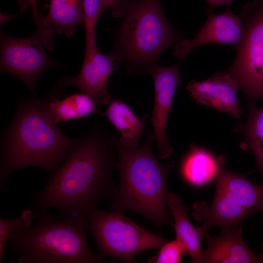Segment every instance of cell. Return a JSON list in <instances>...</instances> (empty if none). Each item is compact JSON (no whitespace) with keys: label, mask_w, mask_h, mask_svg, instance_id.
<instances>
[{"label":"cell","mask_w":263,"mask_h":263,"mask_svg":"<svg viewBox=\"0 0 263 263\" xmlns=\"http://www.w3.org/2000/svg\"><path fill=\"white\" fill-rule=\"evenodd\" d=\"M119 136L97 124L79 139L72 155L52 174L45 187L34 193L35 211L53 208L63 218L88 217L101 202L110 199L115 188Z\"/></svg>","instance_id":"6da1fadb"},{"label":"cell","mask_w":263,"mask_h":263,"mask_svg":"<svg viewBox=\"0 0 263 263\" xmlns=\"http://www.w3.org/2000/svg\"><path fill=\"white\" fill-rule=\"evenodd\" d=\"M79 140L65 135L47 116L42 100L21 101L2 142L0 189L10 175L21 169L38 167L52 174L75 152Z\"/></svg>","instance_id":"7a4b0ae2"},{"label":"cell","mask_w":263,"mask_h":263,"mask_svg":"<svg viewBox=\"0 0 263 263\" xmlns=\"http://www.w3.org/2000/svg\"><path fill=\"white\" fill-rule=\"evenodd\" d=\"M110 9L123 21L108 56L123 63L128 74L150 73L162 53L181 40L182 33L168 20L160 0H117Z\"/></svg>","instance_id":"3957f363"},{"label":"cell","mask_w":263,"mask_h":263,"mask_svg":"<svg viewBox=\"0 0 263 263\" xmlns=\"http://www.w3.org/2000/svg\"><path fill=\"white\" fill-rule=\"evenodd\" d=\"M153 141L150 132L142 146L130 149L122 146L118 138L116 168L119 184L110 199L112 208L134 211L159 227L173 225L167 210V179L174 162L163 163L156 158L151 148Z\"/></svg>","instance_id":"277c9868"},{"label":"cell","mask_w":263,"mask_h":263,"mask_svg":"<svg viewBox=\"0 0 263 263\" xmlns=\"http://www.w3.org/2000/svg\"><path fill=\"white\" fill-rule=\"evenodd\" d=\"M37 221L10 238L19 263H99L104 262L88 243V217L60 219L47 210H34Z\"/></svg>","instance_id":"5b68a950"},{"label":"cell","mask_w":263,"mask_h":263,"mask_svg":"<svg viewBox=\"0 0 263 263\" xmlns=\"http://www.w3.org/2000/svg\"><path fill=\"white\" fill-rule=\"evenodd\" d=\"M88 217L89 229L103 257L133 263L137 254L159 248L167 241L133 223L123 211L107 212L95 208Z\"/></svg>","instance_id":"8992f818"},{"label":"cell","mask_w":263,"mask_h":263,"mask_svg":"<svg viewBox=\"0 0 263 263\" xmlns=\"http://www.w3.org/2000/svg\"><path fill=\"white\" fill-rule=\"evenodd\" d=\"M241 16L243 38L236 47L234 62L226 70L253 102L263 96V0L246 3Z\"/></svg>","instance_id":"52a82bcc"},{"label":"cell","mask_w":263,"mask_h":263,"mask_svg":"<svg viewBox=\"0 0 263 263\" xmlns=\"http://www.w3.org/2000/svg\"><path fill=\"white\" fill-rule=\"evenodd\" d=\"M39 31L19 38L0 33V72L22 80L34 94L41 75L58 63L47 53Z\"/></svg>","instance_id":"ba28073f"},{"label":"cell","mask_w":263,"mask_h":263,"mask_svg":"<svg viewBox=\"0 0 263 263\" xmlns=\"http://www.w3.org/2000/svg\"><path fill=\"white\" fill-rule=\"evenodd\" d=\"M115 63L99 50L96 36L85 38L83 63L79 74L64 80L63 85L74 86L90 96L97 106L109 104L113 99L108 80L115 70Z\"/></svg>","instance_id":"9c48e42d"},{"label":"cell","mask_w":263,"mask_h":263,"mask_svg":"<svg viewBox=\"0 0 263 263\" xmlns=\"http://www.w3.org/2000/svg\"><path fill=\"white\" fill-rule=\"evenodd\" d=\"M170 67L159 64L150 72L153 79L154 101L151 121L153 128L158 156L169 157L173 151L167 134V123L174 95L178 85L182 82L180 76L181 60Z\"/></svg>","instance_id":"30bf717a"},{"label":"cell","mask_w":263,"mask_h":263,"mask_svg":"<svg viewBox=\"0 0 263 263\" xmlns=\"http://www.w3.org/2000/svg\"><path fill=\"white\" fill-rule=\"evenodd\" d=\"M207 19L197 35L191 39L180 40L173 46V54L182 60L195 48L205 44L217 43L236 47L244 33V23L240 15L229 8L223 13L215 14L210 8L207 9Z\"/></svg>","instance_id":"8fae6325"},{"label":"cell","mask_w":263,"mask_h":263,"mask_svg":"<svg viewBox=\"0 0 263 263\" xmlns=\"http://www.w3.org/2000/svg\"><path fill=\"white\" fill-rule=\"evenodd\" d=\"M196 102L240 119L243 113L237 98L239 85L226 70L205 80H192L187 86Z\"/></svg>","instance_id":"7c38bea8"},{"label":"cell","mask_w":263,"mask_h":263,"mask_svg":"<svg viewBox=\"0 0 263 263\" xmlns=\"http://www.w3.org/2000/svg\"><path fill=\"white\" fill-rule=\"evenodd\" d=\"M192 214L196 221L203 222L200 227L203 235L215 226L221 228L222 234L228 232L237 228L243 219L250 215L230 197L217 191L210 206L202 201L193 203Z\"/></svg>","instance_id":"4fadbf2b"},{"label":"cell","mask_w":263,"mask_h":263,"mask_svg":"<svg viewBox=\"0 0 263 263\" xmlns=\"http://www.w3.org/2000/svg\"><path fill=\"white\" fill-rule=\"evenodd\" d=\"M242 227H237L219 236L204 235L207 244L202 263H254L263 262L243 239Z\"/></svg>","instance_id":"5bb4252c"},{"label":"cell","mask_w":263,"mask_h":263,"mask_svg":"<svg viewBox=\"0 0 263 263\" xmlns=\"http://www.w3.org/2000/svg\"><path fill=\"white\" fill-rule=\"evenodd\" d=\"M224 162L223 156L218 157L207 150L192 144L181 160L179 173L187 184L201 187L216 179Z\"/></svg>","instance_id":"9a60e30c"},{"label":"cell","mask_w":263,"mask_h":263,"mask_svg":"<svg viewBox=\"0 0 263 263\" xmlns=\"http://www.w3.org/2000/svg\"><path fill=\"white\" fill-rule=\"evenodd\" d=\"M216 191L241 204L250 214L263 211V184L256 185L244 176L223 167L216 178Z\"/></svg>","instance_id":"2e32d148"},{"label":"cell","mask_w":263,"mask_h":263,"mask_svg":"<svg viewBox=\"0 0 263 263\" xmlns=\"http://www.w3.org/2000/svg\"><path fill=\"white\" fill-rule=\"evenodd\" d=\"M167 206L174 217L176 240L182 245L193 263H202L204 251L201 248V238L204 235L200 227H194L190 221L187 214L188 208L176 194L170 192L168 194Z\"/></svg>","instance_id":"e0dca14e"},{"label":"cell","mask_w":263,"mask_h":263,"mask_svg":"<svg viewBox=\"0 0 263 263\" xmlns=\"http://www.w3.org/2000/svg\"><path fill=\"white\" fill-rule=\"evenodd\" d=\"M98 114L106 117L119 132V142L122 146L130 149L139 147L148 116L139 118L123 100L113 99L107 109Z\"/></svg>","instance_id":"ac0fdd59"},{"label":"cell","mask_w":263,"mask_h":263,"mask_svg":"<svg viewBox=\"0 0 263 263\" xmlns=\"http://www.w3.org/2000/svg\"><path fill=\"white\" fill-rule=\"evenodd\" d=\"M51 96L42 100V108L47 116L56 124L99 112L92 98L84 93L74 94L60 99Z\"/></svg>","instance_id":"d6986e66"},{"label":"cell","mask_w":263,"mask_h":263,"mask_svg":"<svg viewBox=\"0 0 263 263\" xmlns=\"http://www.w3.org/2000/svg\"><path fill=\"white\" fill-rule=\"evenodd\" d=\"M84 22L83 0H50L48 12L43 19L47 29L68 37Z\"/></svg>","instance_id":"ffe728a7"},{"label":"cell","mask_w":263,"mask_h":263,"mask_svg":"<svg viewBox=\"0 0 263 263\" xmlns=\"http://www.w3.org/2000/svg\"><path fill=\"white\" fill-rule=\"evenodd\" d=\"M245 144L253 152L259 171L263 175V107L250 104L247 120L242 127Z\"/></svg>","instance_id":"44dd1931"},{"label":"cell","mask_w":263,"mask_h":263,"mask_svg":"<svg viewBox=\"0 0 263 263\" xmlns=\"http://www.w3.org/2000/svg\"><path fill=\"white\" fill-rule=\"evenodd\" d=\"M36 216L32 208L23 210L14 219L0 218V263H2L5 247L8 240L16 231L27 228L33 224Z\"/></svg>","instance_id":"7402d4cb"},{"label":"cell","mask_w":263,"mask_h":263,"mask_svg":"<svg viewBox=\"0 0 263 263\" xmlns=\"http://www.w3.org/2000/svg\"><path fill=\"white\" fill-rule=\"evenodd\" d=\"M20 13L26 12L29 8L33 11L32 19L39 31L45 47L53 50L55 48V41L53 38L54 33L47 29L43 24L42 16L38 10L37 0H19L18 2Z\"/></svg>","instance_id":"603a6c76"},{"label":"cell","mask_w":263,"mask_h":263,"mask_svg":"<svg viewBox=\"0 0 263 263\" xmlns=\"http://www.w3.org/2000/svg\"><path fill=\"white\" fill-rule=\"evenodd\" d=\"M157 256L150 258L149 263H179L181 262L185 250L177 240L166 241L159 248Z\"/></svg>","instance_id":"cb8c5ba5"},{"label":"cell","mask_w":263,"mask_h":263,"mask_svg":"<svg viewBox=\"0 0 263 263\" xmlns=\"http://www.w3.org/2000/svg\"><path fill=\"white\" fill-rule=\"evenodd\" d=\"M101 0H83L85 35L95 34V26L101 14Z\"/></svg>","instance_id":"d4e9b609"},{"label":"cell","mask_w":263,"mask_h":263,"mask_svg":"<svg viewBox=\"0 0 263 263\" xmlns=\"http://www.w3.org/2000/svg\"><path fill=\"white\" fill-rule=\"evenodd\" d=\"M210 5L211 9L216 6L226 5L230 4L234 0H205Z\"/></svg>","instance_id":"484cf974"},{"label":"cell","mask_w":263,"mask_h":263,"mask_svg":"<svg viewBox=\"0 0 263 263\" xmlns=\"http://www.w3.org/2000/svg\"><path fill=\"white\" fill-rule=\"evenodd\" d=\"M117 0H100V11L101 13L104 12L108 8H109Z\"/></svg>","instance_id":"4316f807"},{"label":"cell","mask_w":263,"mask_h":263,"mask_svg":"<svg viewBox=\"0 0 263 263\" xmlns=\"http://www.w3.org/2000/svg\"><path fill=\"white\" fill-rule=\"evenodd\" d=\"M16 15L13 14H5L0 13V25H2L10 21L12 19L15 17Z\"/></svg>","instance_id":"83f0119b"},{"label":"cell","mask_w":263,"mask_h":263,"mask_svg":"<svg viewBox=\"0 0 263 263\" xmlns=\"http://www.w3.org/2000/svg\"><path fill=\"white\" fill-rule=\"evenodd\" d=\"M259 256L261 258L263 262V251L261 253L259 254Z\"/></svg>","instance_id":"f1b7e54d"}]
</instances>
